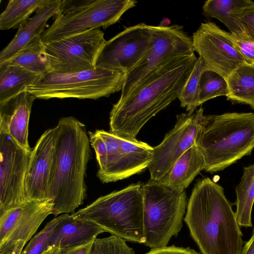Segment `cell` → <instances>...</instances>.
<instances>
[{
  "mask_svg": "<svg viewBox=\"0 0 254 254\" xmlns=\"http://www.w3.org/2000/svg\"><path fill=\"white\" fill-rule=\"evenodd\" d=\"M31 151L0 131V215L27 201L24 184Z\"/></svg>",
  "mask_w": 254,
  "mask_h": 254,
  "instance_id": "4fadbf2b",
  "label": "cell"
},
{
  "mask_svg": "<svg viewBox=\"0 0 254 254\" xmlns=\"http://www.w3.org/2000/svg\"><path fill=\"white\" fill-rule=\"evenodd\" d=\"M226 80L229 89L227 100L248 105L254 110V65H241Z\"/></svg>",
  "mask_w": 254,
  "mask_h": 254,
  "instance_id": "cb8c5ba5",
  "label": "cell"
},
{
  "mask_svg": "<svg viewBox=\"0 0 254 254\" xmlns=\"http://www.w3.org/2000/svg\"><path fill=\"white\" fill-rule=\"evenodd\" d=\"M42 254H57L55 249H51L46 251Z\"/></svg>",
  "mask_w": 254,
  "mask_h": 254,
  "instance_id": "ab89813d",
  "label": "cell"
},
{
  "mask_svg": "<svg viewBox=\"0 0 254 254\" xmlns=\"http://www.w3.org/2000/svg\"><path fill=\"white\" fill-rule=\"evenodd\" d=\"M145 254H200L190 247L184 248L172 245L152 248Z\"/></svg>",
  "mask_w": 254,
  "mask_h": 254,
  "instance_id": "836d02e7",
  "label": "cell"
},
{
  "mask_svg": "<svg viewBox=\"0 0 254 254\" xmlns=\"http://www.w3.org/2000/svg\"><path fill=\"white\" fill-rule=\"evenodd\" d=\"M174 127L158 145L148 166L150 179L159 181L187 150L195 144L204 118L202 108L193 113L177 115Z\"/></svg>",
  "mask_w": 254,
  "mask_h": 254,
  "instance_id": "7c38bea8",
  "label": "cell"
},
{
  "mask_svg": "<svg viewBox=\"0 0 254 254\" xmlns=\"http://www.w3.org/2000/svg\"><path fill=\"white\" fill-rule=\"evenodd\" d=\"M144 245L151 249L167 246L183 226L188 200L178 191L150 179L142 185Z\"/></svg>",
  "mask_w": 254,
  "mask_h": 254,
  "instance_id": "52a82bcc",
  "label": "cell"
},
{
  "mask_svg": "<svg viewBox=\"0 0 254 254\" xmlns=\"http://www.w3.org/2000/svg\"><path fill=\"white\" fill-rule=\"evenodd\" d=\"M35 96L25 90L0 104V131L8 134L22 147L31 151L28 142L30 116Z\"/></svg>",
  "mask_w": 254,
  "mask_h": 254,
  "instance_id": "ac0fdd59",
  "label": "cell"
},
{
  "mask_svg": "<svg viewBox=\"0 0 254 254\" xmlns=\"http://www.w3.org/2000/svg\"><path fill=\"white\" fill-rule=\"evenodd\" d=\"M194 54L174 59L119 99L110 113L109 132L133 141L153 117L178 98L193 68Z\"/></svg>",
  "mask_w": 254,
  "mask_h": 254,
  "instance_id": "6da1fadb",
  "label": "cell"
},
{
  "mask_svg": "<svg viewBox=\"0 0 254 254\" xmlns=\"http://www.w3.org/2000/svg\"><path fill=\"white\" fill-rule=\"evenodd\" d=\"M206 70L203 60L198 57L183 89L178 97L181 106L187 112L193 113L198 106L199 83L203 72Z\"/></svg>",
  "mask_w": 254,
  "mask_h": 254,
  "instance_id": "83f0119b",
  "label": "cell"
},
{
  "mask_svg": "<svg viewBox=\"0 0 254 254\" xmlns=\"http://www.w3.org/2000/svg\"><path fill=\"white\" fill-rule=\"evenodd\" d=\"M254 4L251 0H208L202 6L206 16L215 18L234 35L244 32L241 18L245 10Z\"/></svg>",
  "mask_w": 254,
  "mask_h": 254,
  "instance_id": "7402d4cb",
  "label": "cell"
},
{
  "mask_svg": "<svg viewBox=\"0 0 254 254\" xmlns=\"http://www.w3.org/2000/svg\"><path fill=\"white\" fill-rule=\"evenodd\" d=\"M1 64L17 65L43 74L49 71V61L41 37L34 39L12 58Z\"/></svg>",
  "mask_w": 254,
  "mask_h": 254,
  "instance_id": "484cf974",
  "label": "cell"
},
{
  "mask_svg": "<svg viewBox=\"0 0 254 254\" xmlns=\"http://www.w3.org/2000/svg\"><path fill=\"white\" fill-rule=\"evenodd\" d=\"M90 142L94 149L99 166L98 171L103 170L106 164L107 153L106 144L104 140L95 131H88Z\"/></svg>",
  "mask_w": 254,
  "mask_h": 254,
  "instance_id": "d6a6232c",
  "label": "cell"
},
{
  "mask_svg": "<svg viewBox=\"0 0 254 254\" xmlns=\"http://www.w3.org/2000/svg\"><path fill=\"white\" fill-rule=\"evenodd\" d=\"M142 185L132 184L101 196L73 213L93 221L106 232L126 242L144 244Z\"/></svg>",
  "mask_w": 254,
  "mask_h": 254,
  "instance_id": "5b68a950",
  "label": "cell"
},
{
  "mask_svg": "<svg viewBox=\"0 0 254 254\" xmlns=\"http://www.w3.org/2000/svg\"><path fill=\"white\" fill-rule=\"evenodd\" d=\"M65 214L53 219L34 237L22 251L21 254H42L47 250L48 241L58 224L63 220Z\"/></svg>",
  "mask_w": 254,
  "mask_h": 254,
  "instance_id": "f546056e",
  "label": "cell"
},
{
  "mask_svg": "<svg viewBox=\"0 0 254 254\" xmlns=\"http://www.w3.org/2000/svg\"><path fill=\"white\" fill-rule=\"evenodd\" d=\"M236 219L241 227H252L254 202V164L245 167L240 182L236 187Z\"/></svg>",
  "mask_w": 254,
  "mask_h": 254,
  "instance_id": "d4e9b609",
  "label": "cell"
},
{
  "mask_svg": "<svg viewBox=\"0 0 254 254\" xmlns=\"http://www.w3.org/2000/svg\"><path fill=\"white\" fill-rule=\"evenodd\" d=\"M94 241L61 250L55 249L57 254H90Z\"/></svg>",
  "mask_w": 254,
  "mask_h": 254,
  "instance_id": "d590c367",
  "label": "cell"
},
{
  "mask_svg": "<svg viewBox=\"0 0 254 254\" xmlns=\"http://www.w3.org/2000/svg\"><path fill=\"white\" fill-rule=\"evenodd\" d=\"M231 35L235 46L246 64L254 65V40L245 32L238 35L231 33Z\"/></svg>",
  "mask_w": 254,
  "mask_h": 254,
  "instance_id": "1f68e13d",
  "label": "cell"
},
{
  "mask_svg": "<svg viewBox=\"0 0 254 254\" xmlns=\"http://www.w3.org/2000/svg\"><path fill=\"white\" fill-rule=\"evenodd\" d=\"M106 41L102 30L92 29L43 43L49 72L68 73L94 68Z\"/></svg>",
  "mask_w": 254,
  "mask_h": 254,
  "instance_id": "30bf717a",
  "label": "cell"
},
{
  "mask_svg": "<svg viewBox=\"0 0 254 254\" xmlns=\"http://www.w3.org/2000/svg\"><path fill=\"white\" fill-rule=\"evenodd\" d=\"M26 243L19 240L10 245L0 249V254H21Z\"/></svg>",
  "mask_w": 254,
  "mask_h": 254,
  "instance_id": "8d00e7d4",
  "label": "cell"
},
{
  "mask_svg": "<svg viewBox=\"0 0 254 254\" xmlns=\"http://www.w3.org/2000/svg\"><path fill=\"white\" fill-rule=\"evenodd\" d=\"M98 134L104 140L107 153L106 166L97 176L103 183L115 182L143 172L152 160L153 147L146 142L131 141L100 129Z\"/></svg>",
  "mask_w": 254,
  "mask_h": 254,
  "instance_id": "8fae6325",
  "label": "cell"
},
{
  "mask_svg": "<svg viewBox=\"0 0 254 254\" xmlns=\"http://www.w3.org/2000/svg\"><path fill=\"white\" fill-rule=\"evenodd\" d=\"M90 254H135L126 242L115 236L97 238Z\"/></svg>",
  "mask_w": 254,
  "mask_h": 254,
  "instance_id": "4dcf8cb0",
  "label": "cell"
},
{
  "mask_svg": "<svg viewBox=\"0 0 254 254\" xmlns=\"http://www.w3.org/2000/svg\"><path fill=\"white\" fill-rule=\"evenodd\" d=\"M61 0H50L18 30L12 40L0 53V64L15 55L34 39L41 37L49 19L57 14Z\"/></svg>",
  "mask_w": 254,
  "mask_h": 254,
  "instance_id": "ffe728a7",
  "label": "cell"
},
{
  "mask_svg": "<svg viewBox=\"0 0 254 254\" xmlns=\"http://www.w3.org/2000/svg\"><path fill=\"white\" fill-rule=\"evenodd\" d=\"M53 208L51 198L29 200L0 214V249L19 240L27 243Z\"/></svg>",
  "mask_w": 254,
  "mask_h": 254,
  "instance_id": "2e32d148",
  "label": "cell"
},
{
  "mask_svg": "<svg viewBox=\"0 0 254 254\" xmlns=\"http://www.w3.org/2000/svg\"><path fill=\"white\" fill-rule=\"evenodd\" d=\"M133 0H61L53 24L41 36L43 43L92 29L106 28L133 7Z\"/></svg>",
  "mask_w": 254,
  "mask_h": 254,
  "instance_id": "ba28073f",
  "label": "cell"
},
{
  "mask_svg": "<svg viewBox=\"0 0 254 254\" xmlns=\"http://www.w3.org/2000/svg\"><path fill=\"white\" fill-rule=\"evenodd\" d=\"M241 23L246 34L254 40V4L245 10Z\"/></svg>",
  "mask_w": 254,
  "mask_h": 254,
  "instance_id": "e575fe53",
  "label": "cell"
},
{
  "mask_svg": "<svg viewBox=\"0 0 254 254\" xmlns=\"http://www.w3.org/2000/svg\"><path fill=\"white\" fill-rule=\"evenodd\" d=\"M50 176L48 198L53 213H74L86 196L85 178L91 158L90 140L84 124L73 117L61 118Z\"/></svg>",
  "mask_w": 254,
  "mask_h": 254,
  "instance_id": "3957f363",
  "label": "cell"
},
{
  "mask_svg": "<svg viewBox=\"0 0 254 254\" xmlns=\"http://www.w3.org/2000/svg\"><path fill=\"white\" fill-rule=\"evenodd\" d=\"M125 76L124 72L97 65L74 73L47 72L26 90L36 99H97L122 90Z\"/></svg>",
  "mask_w": 254,
  "mask_h": 254,
  "instance_id": "8992f818",
  "label": "cell"
},
{
  "mask_svg": "<svg viewBox=\"0 0 254 254\" xmlns=\"http://www.w3.org/2000/svg\"><path fill=\"white\" fill-rule=\"evenodd\" d=\"M152 44L140 62L125 76L120 99L130 93L143 80L176 58L194 54L192 37L183 26H152Z\"/></svg>",
  "mask_w": 254,
  "mask_h": 254,
  "instance_id": "9c48e42d",
  "label": "cell"
},
{
  "mask_svg": "<svg viewBox=\"0 0 254 254\" xmlns=\"http://www.w3.org/2000/svg\"><path fill=\"white\" fill-rule=\"evenodd\" d=\"M241 254H254V229L251 238L243 246Z\"/></svg>",
  "mask_w": 254,
  "mask_h": 254,
  "instance_id": "74e56055",
  "label": "cell"
},
{
  "mask_svg": "<svg viewBox=\"0 0 254 254\" xmlns=\"http://www.w3.org/2000/svg\"><path fill=\"white\" fill-rule=\"evenodd\" d=\"M42 75L17 65L0 64V104L26 90Z\"/></svg>",
  "mask_w": 254,
  "mask_h": 254,
  "instance_id": "603a6c76",
  "label": "cell"
},
{
  "mask_svg": "<svg viewBox=\"0 0 254 254\" xmlns=\"http://www.w3.org/2000/svg\"><path fill=\"white\" fill-rule=\"evenodd\" d=\"M223 188L209 178L195 184L184 218L201 254H241L243 235Z\"/></svg>",
  "mask_w": 254,
  "mask_h": 254,
  "instance_id": "7a4b0ae2",
  "label": "cell"
},
{
  "mask_svg": "<svg viewBox=\"0 0 254 254\" xmlns=\"http://www.w3.org/2000/svg\"><path fill=\"white\" fill-rule=\"evenodd\" d=\"M193 50L203 60L206 70L226 79L237 68L246 64L234 45L231 33L213 22L202 23L192 36Z\"/></svg>",
  "mask_w": 254,
  "mask_h": 254,
  "instance_id": "5bb4252c",
  "label": "cell"
},
{
  "mask_svg": "<svg viewBox=\"0 0 254 254\" xmlns=\"http://www.w3.org/2000/svg\"><path fill=\"white\" fill-rule=\"evenodd\" d=\"M204 166L203 154L195 143L182 154L158 182L173 190H185L204 170Z\"/></svg>",
  "mask_w": 254,
  "mask_h": 254,
  "instance_id": "44dd1931",
  "label": "cell"
},
{
  "mask_svg": "<svg viewBox=\"0 0 254 254\" xmlns=\"http://www.w3.org/2000/svg\"><path fill=\"white\" fill-rule=\"evenodd\" d=\"M195 143L204 156L203 170H223L254 148V113L204 116Z\"/></svg>",
  "mask_w": 254,
  "mask_h": 254,
  "instance_id": "277c9868",
  "label": "cell"
},
{
  "mask_svg": "<svg viewBox=\"0 0 254 254\" xmlns=\"http://www.w3.org/2000/svg\"><path fill=\"white\" fill-rule=\"evenodd\" d=\"M105 230L93 221L74 213L65 214L48 241L47 250H61L94 241Z\"/></svg>",
  "mask_w": 254,
  "mask_h": 254,
  "instance_id": "d6986e66",
  "label": "cell"
},
{
  "mask_svg": "<svg viewBox=\"0 0 254 254\" xmlns=\"http://www.w3.org/2000/svg\"><path fill=\"white\" fill-rule=\"evenodd\" d=\"M50 0H9L0 15V29L19 28L34 12Z\"/></svg>",
  "mask_w": 254,
  "mask_h": 254,
  "instance_id": "4316f807",
  "label": "cell"
},
{
  "mask_svg": "<svg viewBox=\"0 0 254 254\" xmlns=\"http://www.w3.org/2000/svg\"><path fill=\"white\" fill-rule=\"evenodd\" d=\"M171 23L170 20L166 17L163 18V19L161 21L159 25L158 26L166 27L169 26L170 24Z\"/></svg>",
  "mask_w": 254,
  "mask_h": 254,
  "instance_id": "f35d334b",
  "label": "cell"
},
{
  "mask_svg": "<svg viewBox=\"0 0 254 254\" xmlns=\"http://www.w3.org/2000/svg\"><path fill=\"white\" fill-rule=\"evenodd\" d=\"M152 41V26L141 23L127 27L106 41L96 65L126 74L143 59Z\"/></svg>",
  "mask_w": 254,
  "mask_h": 254,
  "instance_id": "9a60e30c",
  "label": "cell"
},
{
  "mask_svg": "<svg viewBox=\"0 0 254 254\" xmlns=\"http://www.w3.org/2000/svg\"><path fill=\"white\" fill-rule=\"evenodd\" d=\"M229 89L225 78L218 73L205 70L201 74L200 83L198 106L218 96L227 97Z\"/></svg>",
  "mask_w": 254,
  "mask_h": 254,
  "instance_id": "f1b7e54d",
  "label": "cell"
},
{
  "mask_svg": "<svg viewBox=\"0 0 254 254\" xmlns=\"http://www.w3.org/2000/svg\"><path fill=\"white\" fill-rule=\"evenodd\" d=\"M57 136L56 127L46 130L31 151L24 184L27 201L50 199L49 182Z\"/></svg>",
  "mask_w": 254,
  "mask_h": 254,
  "instance_id": "e0dca14e",
  "label": "cell"
}]
</instances>
